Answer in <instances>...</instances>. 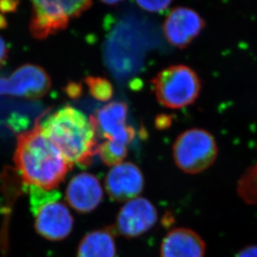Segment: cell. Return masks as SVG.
Listing matches in <instances>:
<instances>
[{
    "instance_id": "cell-1",
    "label": "cell",
    "mask_w": 257,
    "mask_h": 257,
    "mask_svg": "<svg viewBox=\"0 0 257 257\" xmlns=\"http://www.w3.org/2000/svg\"><path fill=\"white\" fill-rule=\"evenodd\" d=\"M14 159L24 183L48 191L57 188L73 166L42 133L40 124L18 136Z\"/></svg>"
},
{
    "instance_id": "cell-2",
    "label": "cell",
    "mask_w": 257,
    "mask_h": 257,
    "mask_svg": "<svg viewBox=\"0 0 257 257\" xmlns=\"http://www.w3.org/2000/svg\"><path fill=\"white\" fill-rule=\"evenodd\" d=\"M42 133L69 163L87 167L97 155L96 131L90 117L70 105L50 114L40 124Z\"/></svg>"
},
{
    "instance_id": "cell-3",
    "label": "cell",
    "mask_w": 257,
    "mask_h": 257,
    "mask_svg": "<svg viewBox=\"0 0 257 257\" xmlns=\"http://www.w3.org/2000/svg\"><path fill=\"white\" fill-rule=\"evenodd\" d=\"M30 210L35 217V228L46 240L60 241L73 230L74 219L61 200L60 191L29 186Z\"/></svg>"
},
{
    "instance_id": "cell-4",
    "label": "cell",
    "mask_w": 257,
    "mask_h": 257,
    "mask_svg": "<svg viewBox=\"0 0 257 257\" xmlns=\"http://www.w3.org/2000/svg\"><path fill=\"white\" fill-rule=\"evenodd\" d=\"M154 91L160 104L170 109H181L197 99L201 82L191 67L176 64L162 69L152 79Z\"/></svg>"
},
{
    "instance_id": "cell-5",
    "label": "cell",
    "mask_w": 257,
    "mask_h": 257,
    "mask_svg": "<svg viewBox=\"0 0 257 257\" xmlns=\"http://www.w3.org/2000/svg\"><path fill=\"white\" fill-rule=\"evenodd\" d=\"M32 16L30 32L36 40H45L65 30L70 20L89 10L92 0H30Z\"/></svg>"
},
{
    "instance_id": "cell-6",
    "label": "cell",
    "mask_w": 257,
    "mask_h": 257,
    "mask_svg": "<svg viewBox=\"0 0 257 257\" xmlns=\"http://www.w3.org/2000/svg\"><path fill=\"white\" fill-rule=\"evenodd\" d=\"M218 155L214 136L202 128L184 131L173 146L176 166L188 174H198L212 166Z\"/></svg>"
},
{
    "instance_id": "cell-7",
    "label": "cell",
    "mask_w": 257,
    "mask_h": 257,
    "mask_svg": "<svg viewBox=\"0 0 257 257\" xmlns=\"http://www.w3.org/2000/svg\"><path fill=\"white\" fill-rule=\"evenodd\" d=\"M51 85V79L44 68L37 64H23L5 78V95L40 99L50 91Z\"/></svg>"
},
{
    "instance_id": "cell-8",
    "label": "cell",
    "mask_w": 257,
    "mask_h": 257,
    "mask_svg": "<svg viewBox=\"0 0 257 257\" xmlns=\"http://www.w3.org/2000/svg\"><path fill=\"white\" fill-rule=\"evenodd\" d=\"M128 107L124 102H111L90 116L98 136L106 141H116L128 146L136 132L126 124Z\"/></svg>"
},
{
    "instance_id": "cell-9",
    "label": "cell",
    "mask_w": 257,
    "mask_h": 257,
    "mask_svg": "<svg viewBox=\"0 0 257 257\" xmlns=\"http://www.w3.org/2000/svg\"><path fill=\"white\" fill-rule=\"evenodd\" d=\"M158 220L153 204L146 198L128 200L118 213L115 230L126 238L141 236L151 230Z\"/></svg>"
},
{
    "instance_id": "cell-10",
    "label": "cell",
    "mask_w": 257,
    "mask_h": 257,
    "mask_svg": "<svg viewBox=\"0 0 257 257\" xmlns=\"http://www.w3.org/2000/svg\"><path fill=\"white\" fill-rule=\"evenodd\" d=\"M204 27L205 21L196 11L190 8L177 7L166 17L163 32L171 45L182 50L199 36Z\"/></svg>"
},
{
    "instance_id": "cell-11",
    "label": "cell",
    "mask_w": 257,
    "mask_h": 257,
    "mask_svg": "<svg viewBox=\"0 0 257 257\" xmlns=\"http://www.w3.org/2000/svg\"><path fill=\"white\" fill-rule=\"evenodd\" d=\"M105 189L113 200L124 202L138 197L145 185L143 174L131 162L113 166L107 174Z\"/></svg>"
},
{
    "instance_id": "cell-12",
    "label": "cell",
    "mask_w": 257,
    "mask_h": 257,
    "mask_svg": "<svg viewBox=\"0 0 257 257\" xmlns=\"http://www.w3.org/2000/svg\"><path fill=\"white\" fill-rule=\"evenodd\" d=\"M102 199L101 185L99 180L91 174L77 175L71 179L67 186V201L78 212H90L100 204Z\"/></svg>"
},
{
    "instance_id": "cell-13",
    "label": "cell",
    "mask_w": 257,
    "mask_h": 257,
    "mask_svg": "<svg viewBox=\"0 0 257 257\" xmlns=\"http://www.w3.org/2000/svg\"><path fill=\"white\" fill-rule=\"evenodd\" d=\"M205 243L188 228H176L167 233L161 246V257H205Z\"/></svg>"
},
{
    "instance_id": "cell-14",
    "label": "cell",
    "mask_w": 257,
    "mask_h": 257,
    "mask_svg": "<svg viewBox=\"0 0 257 257\" xmlns=\"http://www.w3.org/2000/svg\"><path fill=\"white\" fill-rule=\"evenodd\" d=\"M116 244L114 234L109 229L93 230L79 242L77 257H115Z\"/></svg>"
},
{
    "instance_id": "cell-15",
    "label": "cell",
    "mask_w": 257,
    "mask_h": 257,
    "mask_svg": "<svg viewBox=\"0 0 257 257\" xmlns=\"http://www.w3.org/2000/svg\"><path fill=\"white\" fill-rule=\"evenodd\" d=\"M97 155L108 166H117L122 163L127 156V146L116 141H105L98 145Z\"/></svg>"
},
{
    "instance_id": "cell-16",
    "label": "cell",
    "mask_w": 257,
    "mask_h": 257,
    "mask_svg": "<svg viewBox=\"0 0 257 257\" xmlns=\"http://www.w3.org/2000/svg\"><path fill=\"white\" fill-rule=\"evenodd\" d=\"M84 82L88 86L89 94L94 99L102 102L109 101L114 94L111 83L103 77L87 76Z\"/></svg>"
},
{
    "instance_id": "cell-17",
    "label": "cell",
    "mask_w": 257,
    "mask_h": 257,
    "mask_svg": "<svg viewBox=\"0 0 257 257\" xmlns=\"http://www.w3.org/2000/svg\"><path fill=\"white\" fill-rule=\"evenodd\" d=\"M173 0H136V4L142 9L151 13H161L171 5Z\"/></svg>"
},
{
    "instance_id": "cell-18",
    "label": "cell",
    "mask_w": 257,
    "mask_h": 257,
    "mask_svg": "<svg viewBox=\"0 0 257 257\" xmlns=\"http://www.w3.org/2000/svg\"><path fill=\"white\" fill-rule=\"evenodd\" d=\"M64 91L66 92L68 96L72 99H76L81 96L82 92H83L82 84L77 82H69L64 88Z\"/></svg>"
},
{
    "instance_id": "cell-19",
    "label": "cell",
    "mask_w": 257,
    "mask_h": 257,
    "mask_svg": "<svg viewBox=\"0 0 257 257\" xmlns=\"http://www.w3.org/2000/svg\"><path fill=\"white\" fill-rule=\"evenodd\" d=\"M20 0H0V12L15 13L19 8Z\"/></svg>"
},
{
    "instance_id": "cell-20",
    "label": "cell",
    "mask_w": 257,
    "mask_h": 257,
    "mask_svg": "<svg viewBox=\"0 0 257 257\" xmlns=\"http://www.w3.org/2000/svg\"><path fill=\"white\" fill-rule=\"evenodd\" d=\"M9 58V47L3 38L0 37V68H2Z\"/></svg>"
},
{
    "instance_id": "cell-21",
    "label": "cell",
    "mask_w": 257,
    "mask_h": 257,
    "mask_svg": "<svg viewBox=\"0 0 257 257\" xmlns=\"http://www.w3.org/2000/svg\"><path fill=\"white\" fill-rule=\"evenodd\" d=\"M235 257H257V245H250L244 248L236 254Z\"/></svg>"
},
{
    "instance_id": "cell-22",
    "label": "cell",
    "mask_w": 257,
    "mask_h": 257,
    "mask_svg": "<svg viewBox=\"0 0 257 257\" xmlns=\"http://www.w3.org/2000/svg\"><path fill=\"white\" fill-rule=\"evenodd\" d=\"M169 123H171L170 121V119H169L168 116H166V115H162V116L158 117L157 119H156V125L159 127V128H165V127L169 126Z\"/></svg>"
},
{
    "instance_id": "cell-23",
    "label": "cell",
    "mask_w": 257,
    "mask_h": 257,
    "mask_svg": "<svg viewBox=\"0 0 257 257\" xmlns=\"http://www.w3.org/2000/svg\"><path fill=\"white\" fill-rule=\"evenodd\" d=\"M7 27V20H6V18L0 13V30H5Z\"/></svg>"
},
{
    "instance_id": "cell-24",
    "label": "cell",
    "mask_w": 257,
    "mask_h": 257,
    "mask_svg": "<svg viewBox=\"0 0 257 257\" xmlns=\"http://www.w3.org/2000/svg\"><path fill=\"white\" fill-rule=\"evenodd\" d=\"M100 1L108 5H114L122 2V1H124V0H100Z\"/></svg>"
}]
</instances>
